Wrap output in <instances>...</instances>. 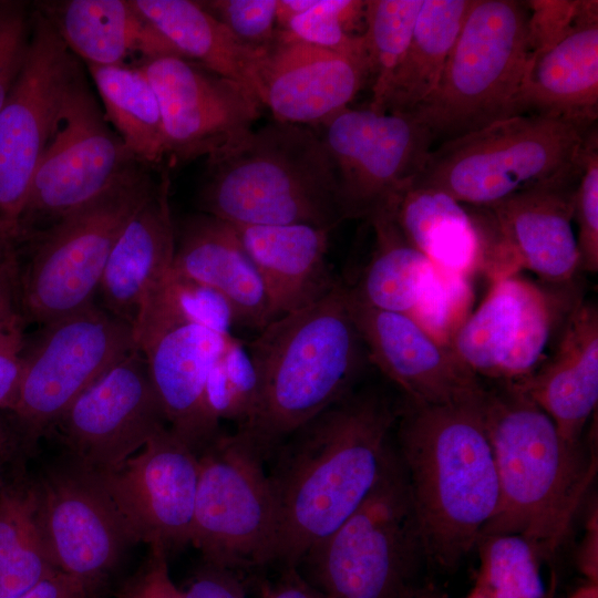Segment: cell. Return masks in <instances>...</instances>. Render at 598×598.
<instances>
[{
    "mask_svg": "<svg viewBox=\"0 0 598 598\" xmlns=\"http://www.w3.org/2000/svg\"><path fill=\"white\" fill-rule=\"evenodd\" d=\"M400 409L378 389H353L272 451L274 563L296 568L365 499L394 452Z\"/></svg>",
    "mask_w": 598,
    "mask_h": 598,
    "instance_id": "1",
    "label": "cell"
},
{
    "mask_svg": "<svg viewBox=\"0 0 598 598\" xmlns=\"http://www.w3.org/2000/svg\"><path fill=\"white\" fill-rule=\"evenodd\" d=\"M484 393L452 404L404 400L395 425V453L423 554L447 568L475 548L497 506V474L482 412Z\"/></svg>",
    "mask_w": 598,
    "mask_h": 598,
    "instance_id": "2",
    "label": "cell"
},
{
    "mask_svg": "<svg viewBox=\"0 0 598 598\" xmlns=\"http://www.w3.org/2000/svg\"><path fill=\"white\" fill-rule=\"evenodd\" d=\"M482 412L497 474L496 509L481 536L516 534L548 559L567 537L597 457L566 442L553 420L509 384L486 386Z\"/></svg>",
    "mask_w": 598,
    "mask_h": 598,
    "instance_id": "3",
    "label": "cell"
},
{
    "mask_svg": "<svg viewBox=\"0 0 598 598\" xmlns=\"http://www.w3.org/2000/svg\"><path fill=\"white\" fill-rule=\"evenodd\" d=\"M246 347L259 399L251 419L238 430L268 456L351 392L370 363L342 280L318 301L270 321Z\"/></svg>",
    "mask_w": 598,
    "mask_h": 598,
    "instance_id": "4",
    "label": "cell"
},
{
    "mask_svg": "<svg viewBox=\"0 0 598 598\" xmlns=\"http://www.w3.org/2000/svg\"><path fill=\"white\" fill-rule=\"evenodd\" d=\"M198 203L203 213L235 225L332 230L346 220L320 136L306 125L277 121L207 157Z\"/></svg>",
    "mask_w": 598,
    "mask_h": 598,
    "instance_id": "5",
    "label": "cell"
},
{
    "mask_svg": "<svg viewBox=\"0 0 598 598\" xmlns=\"http://www.w3.org/2000/svg\"><path fill=\"white\" fill-rule=\"evenodd\" d=\"M528 20L527 1L474 0L437 86L411 113L433 145L522 114Z\"/></svg>",
    "mask_w": 598,
    "mask_h": 598,
    "instance_id": "6",
    "label": "cell"
},
{
    "mask_svg": "<svg viewBox=\"0 0 598 598\" xmlns=\"http://www.w3.org/2000/svg\"><path fill=\"white\" fill-rule=\"evenodd\" d=\"M596 126L538 114L504 118L437 144L410 183L487 208L574 168Z\"/></svg>",
    "mask_w": 598,
    "mask_h": 598,
    "instance_id": "7",
    "label": "cell"
},
{
    "mask_svg": "<svg viewBox=\"0 0 598 598\" xmlns=\"http://www.w3.org/2000/svg\"><path fill=\"white\" fill-rule=\"evenodd\" d=\"M137 165L84 206L38 233L21 275L28 319L43 326L93 303L111 251L123 229L157 187Z\"/></svg>",
    "mask_w": 598,
    "mask_h": 598,
    "instance_id": "8",
    "label": "cell"
},
{
    "mask_svg": "<svg viewBox=\"0 0 598 598\" xmlns=\"http://www.w3.org/2000/svg\"><path fill=\"white\" fill-rule=\"evenodd\" d=\"M420 554L417 524L394 451L365 499L301 563L327 598H403Z\"/></svg>",
    "mask_w": 598,
    "mask_h": 598,
    "instance_id": "9",
    "label": "cell"
},
{
    "mask_svg": "<svg viewBox=\"0 0 598 598\" xmlns=\"http://www.w3.org/2000/svg\"><path fill=\"white\" fill-rule=\"evenodd\" d=\"M576 280L549 283L515 272L496 275L448 347L483 382L516 385L526 381L551 357L570 315L584 300Z\"/></svg>",
    "mask_w": 598,
    "mask_h": 598,
    "instance_id": "10",
    "label": "cell"
},
{
    "mask_svg": "<svg viewBox=\"0 0 598 598\" xmlns=\"http://www.w3.org/2000/svg\"><path fill=\"white\" fill-rule=\"evenodd\" d=\"M267 457L240 430L219 433L198 453L190 544L205 564L235 570L274 563L278 517Z\"/></svg>",
    "mask_w": 598,
    "mask_h": 598,
    "instance_id": "11",
    "label": "cell"
},
{
    "mask_svg": "<svg viewBox=\"0 0 598 598\" xmlns=\"http://www.w3.org/2000/svg\"><path fill=\"white\" fill-rule=\"evenodd\" d=\"M140 164L107 125L80 70L34 171L19 219L21 228L32 237L38 226H52Z\"/></svg>",
    "mask_w": 598,
    "mask_h": 598,
    "instance_id": "12",
    "label": "cell"
},
{
    "mask_svg": "<svg viewBox=\"0 0 598 598\" xmlns=\"http://www.w3.org/2000/svg\"><path fill=\"white\" fill-rule=\"evenodd\" d=\"M41 333L22 358L11 411L30 440L51 431L84 391L137 349L133 327L94 303L45 324Z\"/></svg>",
    "mask_w": 598,
    "mask_h": 598,
    "instance_id": "13",
    "label": "cell"
},
{
    "mask_svg": "<svg viewBox=\"0 0 598 598\" xmlns=\"http://www.w3.org/2000/svg\"><path fill=\"white\" fill-rule=\"evenodd\" d=\"M344 219H368L421 171L433 142L411 114L346 109L321 124Z\"/></svg>",
    "mask_w": 598,
    "mask_h": 598,
    "instance_id": "14",
    "label": "cell"
},
{
    "mask_svg": "<svg viewBox=\"0 0 598 598\" xmlns=\"http://www.w3.org/2000/svg\"><path fill=\"white\" fill-rule=\"evenodd\" d=\"M79 71L53 24L37 12L22 69L0 111V217L19 223L34 171Z\"/></svg>",
    "mask_w": 598,
    "mask_h": 598,
    "instance_id": "15",
    "label": "cell"
},
{
    "mask_svg": "<svg viewBox=\"0 0 598 598\" xmlns=\"http://www.w3.org/2000/svg\"><path fill=\"white\" fill-rule=\"evenodd\" d=\"M166 426L145 358L135 349L84 391L51 430L59 433L71 463L105 474Z\"/></svg>",
    "mask_w": 598,
    "mask_h": 598,
    "instance_id": "16",
    "label": "cell"
},
{
    "mask_svg": "<svg viewBox=\"0 0 598 598\" xmlns=\"http://www.w3.org/2000/svg\"><path fill=\"white\" fill-rule=\"evenodd\" d=\"M161 107L165 158L186 162L220 153L252 131L262 104L240 84L183 56L141 65Z\"/></svg>",
    "mask_w": 598,
    "mask_h": 598,
    "instance_id": "17",
    "label": "cell"
},
{
    "mask_svg": "<svg viewBox=\"0 0 598 598\" xmlns=\"http://www.w3.org/2000/svg\"><path fill=\"white\" fill-rule=\"evenodd\" d=\"M35 488L39 525L55 567L95 589L135 537L96 475L70 461Z\"/></svg>",
    "mask_w": 598,
    "mask_h": 598,
    "instance_id": "18",
    "label": "cell"
},
{
    "mask_svg": "<svg viewBox=\"0 0 598 598\" xmlns=\"http://www.w3.org/2000/svg\"><path fill=\"white\" fill-rule=\"evenodd\" d=\"M95 475L137 543L166 555L190 544L198 454L168 426L123 466Z\"/></svg>",
    "mask_w": 598,
    "mask_h": 598,
    "instance_id": "19",
    "label": "cell"
},
{
    "mask_svg": "<svg viewBox=\"0 0 598 598\" xmlns=\"http://www.w3.org/2000/svg\"><path fill=\"white\" fill-rule=\"evenodd\" d=\"M351 317L364 343L369 362L404 395L422 404H452L476 400L486 385L409 313L375 309L352 298Z\"/></svg>",
    "mask_w": 598,
    "mask_h": 598,
    "instance_id": "20",
    "label": "cell"
},
{
    "mask_svg": "<svg viewBox=\"0 0 598 598\" xmlns=\"http://www.w3.org/2000/svg\"><path fill=\"white\" fill-rule=\"evenodd\" d=\"M168 427L197 454L218 434L205 408V386L214 362L233 334L199 324L154 320L133 329Z\"/></svg>",
    "mask_w": 598,
    "mask_h": 598,
    "instance_id": "21",
    "label": "cell"
},
{
    "mask_svg": "<svg viewBox=\"0 0 598 598\" xmlns=\"http://www.w3.org/2000/svg\"><path fill=\"white\" fill-rule=\"evenodd\" d=\"M581 161L582 156L568 172L485 208L513 264L530 270L544 282H569L580 271L574 193Z\"/></svg>",
    "mask_w": 598,
    "mask_h": 598,
    "instance_id": "22",
    "label": "cell"
},
{
    "mask_svg": "<svg viewBox=\"0 0 598 598\" xmlns=\"http://www.w3.org/2000/svg\"><path fill=\"white\" fill-rule=\"evenodd\" d=\"M368 80L364 60L276 41L261 60L257 96L277 122L321 125L348 109Z\"/></svg>",
    "mask_w": 598,
    "mask_h": 598,
    "instance_id": "23",
    "label": "cell"
},
{
    "mask_svg": "<svg viewBox=\"0 0 598 598\" xmlns=\"http://www.w3.org/2000/svg\"><path fill=\"white\" fill-rule=\"evenodd\" d=\"M172 268L220 293L231 307L235 324L260 331L275 319L265 283L228 221L205 213L187 217Z\"/></svg>",
    "mask_w": 598,
    "mask_h": 598,
    "instance_id": "24",
    "label": "cell"
},
{
    "mask_svg": "<svg viewBox=\"0 0 598 598\" xmlns=\"http://www.w3.org/2000/svg\"><path fill=\"white\" fill-rule=\"evenodd\" d=\"M519 106L522 114L561 118L584 127L598 118V2L550 47L532 52Z\"/></svg>",
    "mask_w": 598,
    "mask_h": 598,
    "instance_id": "25",
    "label": "cell"
},
{
    "mask_svg": "<svg viewBox=\"0 0 598 598\" xmlns=\"http://www.w3.org/2000/svg\"><path fill=\"white\" fill-rule=\"evenodd\" d=\"M513 386L553 420L566 442L585 441L586 425L598 403L597 306L584 299L570 315L548 361Z\"/></svg>",
    "mask_w": 598,
    "mask_h": 598,
    "instance_id": "26",
    "label": "cell"
},
{
    "mask_svg": "<svg viewBox=\"0 0 598 598\" xmlns=\"http://www.w3.org/2000/svg\"><path fill=\"white\" fill-rule=\"evenodd\" d=\"M169 177L134 214L114 245L99 287L103 308L132 327L145 299L172 269L176 234L169 207Z\"/></svg>",
    "mask_w": 598,
    "mask_h": 598,
    "instance_id": "27",
    "label": "cell"
},
{
    "mask_svg": "<svg viewBox=\"0 0 598 598\" xmlns=\"http://www.w3.org/2000/svg\"><path fill=\"white\" fill-rule=\"evenodd\" d=\"M231 225L265 283L275 319L318 301L338 283L327 260L330 229Z\"/></svg>",
    "mask_w": 598,
    "mask_h": 598,
    "instance_id": "28",
    "label": "cell"
},
{
    "mask_svg": "<svg viewBox=\"0 0 598 598\" xmlns=\"http://www.w3.org/2000/svg\"><path fill=\"white\" fill-rule=\"evenodd\" d=\"M72 53L87 65H132L181 54L133 6L124 0H69L41 12Z\"/></svg>",
    "mask_w": 598,
    "mask_h": 598,
    "instance_id": "29",
    "label": "cell"
},
{
    "mask_svg": "<svg viewBox=\"0 0 598 598\" xmlns=\"http://www.w3.org/2000/svg\"><path fill=\"white\" fill-rule=\"evenodd\" d=\"M405 238L442 272L468 277L483 261L485 236L464 205L409 183L384 207Z\"/></svg>",
    "mask_w": 598,
    "mask_h": 598,
    "instance_id": "30",
    "label": "cell"
},
{
    "mask_svg": "<svg viewBox=\"0 0 598 598\" xmlns=\"http://www.w3.org/2000/svg\"><path fill=\"white\" fill-rule=\"evenodd\" d=\"M131 1L181 56L240 84L257 96L258 71L267 51L241 43L197 1Z\"/></svg>",
    "mask_w": 598,
    "mask_h": 598,
    "instance_id": "31",
    "label": "cell"
},
{
    "mask_svg": "<svg viewBox=\"0 0 598 598\" xmlns=\"http://www.w3.org/2000/svg\"><path fill=\"white\" fill-rule=\"evenodd\" d=\"M374 233L372 255L349 293L369 307L411 315L437 268L405 238L388 208L367 219Z\"/></svg>",
    "mask_w": 598,
    "mask_h": 598,
    "instance_id": "32",
    "label": "cell"
},
{
    "mask_svg": "<svg viewBox=\"0 0 598 598\" xmlns=\"http://www.w3.org/2000/svg\"><path fill=\"white\" fill-rule=\"evenodd\" d=\"M474 0H424L385 99V112L413 113L435 90Z\"/></svg>",
    "mask_w": 598,
    "mask_h": 598,
    "instance_id": "33",
    "label": "cell"
},
{
    "mask_svg": "<svg viewBox=\"0 0 598 598\" xmlns=\"http://www.w3.org/2000/svg\"><path fill=\"white\" fill-rule=\"evenodd\" d=\"M105 117L124 145L145 166L165 158L163 121L156 93L143 69L89 65Z\"/></svg>",
    "mask_w": 598,
    "mask_h": 598,
    "instance_id": "34",
    "label": "cell"
},
{
    "mask_svg": "<svg viewBox=\"0 0 598 598\" xmlns=\"http://www.w3.org/2000/svg\"><path fill=\"white\" fill-rule=\"evenodd\" d=\"M60 570L38 519L34 484L0 487V598L18 596Z\"/></svg>",
    "mask_w": 598,
    "mask_h": 598,
    "instance_id": "35",
    "label": "cell"
},
{
    "mask_svg": "<svg viewBox=\"0 0 598 598\" xmlns=\"http://www.w3.org/2000/svg\"><path fill=\"white\" fill-rule=\"evenodd\" d=\"M423 1H365L362 38L372 92L369 109L372 111L385 113L392 76L409 47Z\"/></svg>",
    "mask_w": 598,
    "mask_h": 598,
    "instance_id": "36",
    "label": "cell"
},
{
    "mask_svg": "<svg viewBox=\"0 0 598 598\" xmlns=\"http://www.w3.org/2000/svg\"><path fill=\"white\" fill-rule=\"evenodd\" d=\"M475 547L480 555L475 585L488 598H545L542 559L526 538L516 534L485 535Z\"/></svg>",
    "mask_w": 598,
    "mask_h": 598,
    "instance_id": "37",
    "label": "cell"
},
{
    "mask_svg": "<svg viewBox=\"0 0 598 598\" xmlns=\"http://www.w3.org/2000/svg\"><path fill=\"white\" fill-rule=\"evenodd\" d=\"M151 319L190 322L225 336L235 324L231 307L220 293L173 268L142 303L134 324Z\"/></svg>",
    "mask_w": 598,
    "mask_h": 598,
    "instance_id": "38",
    "label": "cell"
},
{
    "mask_svg": "<svg viewBox=\"0 0 598 598\" xmlns=\"http://www.w3.org/2000/svg\"><path fill=\"white\" fill-rule=\"evenodd\" d=\"M259 399V382L247 347L233 338L214 362L205 386V408L210 422L219 429L223 420L238 427L248 423Z\"/></svg>",
    "mask_w": 598,
    "mask_h": 598,
    "instance_id": "39",
    "label": "cell"
},
{
    "mask_svg": "<svg viewBox=\"0 0 598 598\" xmlns=\"http://www.w3.org/2000/svg\"><path fill=\"white\" fill-rule=\"evenodd\" d=\"M364 6L365 1L315 0L308 10L277 28V41L300 42L368 63L362 34L352 31L363 20Z\"/></svg>",
    "mask_w": 598,
    "mask_h": 598,
    "instance_id": "40",
    "label": "cell"
},
{
    "mask_svg": "<svg viewBox=\"0 0 598 598\" xmlns=\"http://www.w3.org/2000/svg\"><path fill=\"white\" fill-rule=\"evenodd\" d=\"M574 224L577 225L579 270H598V130L586 140L581 169L574 193Z\"/></svg>",
    "mask_w": 598,
    "mask_h": 598,
    "instance_id": "41",
    "label": "cell"
},
{
    "mask_svg": "<svg viewBox=\"0 0 598 598\" xmlns=\"http://www.w3.org/2000/svg\"><path fill=\"white\" fill-rule=\"evenodd\" d=\"M241 43L268 51L277 41V0H212L199 2Z\"/></svg>",
    "mask_w": 598,
    "mask_h": 598,
    "instance_id": "42",
    "label": "cell"
},
{
    "mask_svg": "<svg viewBox=\"0 0 598 598\" xmlns=\"http://www.w3.org/2000/svg\"><path fill=\"white\" fill-rule=\"evenodd\" d=\"M529 8V43L532 52L544 50L568 33L589 8L592 0H536Z\"/></svg>",
    "mask_w": 598,
    "mask_h": 598,
    "instance_id": "43",
    "label": "cell"
},
{
    "mask_svg": "<svg viewBox=\"0 0 598 598\" xmlns=\"http://www.w3.org/2000/svg\"><path fill=\"white\" fill-rule=\"evenodd\" d=\"M27 31L23 13L10 12L0 17V111L25 59Z\"/></svg>",
    "mask_w": 598,
    "mask_h": 598,
    "instance_id": "44",
    "label": "cell"
},
{
    "mask_svg": "<svg viewBox=\"0 0 598 598\" xmlns=\"http://www.w3.org/2000/svg\"><path fill=\"white\" fill-rule=\"evenodd\" d=\"M120 598H185V595L171 578L167 555L161 549H151L145 566Z\"/></svg>",
    "mask_w": 598,
    "mask_h": 598,
    "instance_id": "45",
    "label": "cell"
},
{
    "mask_svg": "<svg viewBox=\"0 0 598 598\" xmlns=\"http://www.w3.org/2000/svg\"><path fill=\"white\" fill-rule=\"evenodd\" d=\"M185 598H246L234 570L205 564L183 590Z\"/></svg>",
    "mask_w": 598,
    "mask_h": 598,
    "instance_id": "46",
    "label": "cell"
},
{
    "mask_svg": "<svg viewBox=\"0 0 598 598\" xmlns=\"http://www.w3.org/2000/svg\"><path fill=\"white\" fill-rule=\"evenodd\" d=\"M25 318L17 257L0 261V324L22 329Z\"/></svg>",
    "mask_w": 598,
    "mask_h": 598,
    "instance_id": "47",
    "label": "cell"
},
{
    "mask_svg": "<svg viewBox=\"0 0 598 598\" xmlns=\"http://www.w3.org/2000/svg\"><path fill=\"white\" fill-rule=\"evenodd\" d=\"M92 589L83 580L59 571L31 589L10 598H92Z\"/></svg>",
    "mask_w": 598,
    "mask_h": 598,
    "instance_id": "48",
    "label": "cell"
},
{
    "mask_svg": "<svg viewBox=\"0 0 598 598\" xmlns=\"http://www.w3.org/2000/svg\"><path fill=\"white\" fill-rule=\"evenodd\" d=\"M261 598H327L317 587L289 567L281 578L262 588Z\"/></svg>",
    "mask_w": 598,
    "mask_h": 598,
    "instance_id": "49",
    "label": "cell"
},
{
    "mask_svg": "<svg viewBox=\"0 0 598 598\" xmlns=\"http://www.w3.org/2000/svg\"><path fill=\"white\" fill-rule=\"evenodd\" d=\"M23 361L19 355L0 353V408L12 411L20 391Z\"/></svg>",
    "mask_w": 598,
    "mask_h": 598,
    "instance_id": "50",
    "label": "cell"
},
{
    "mask_svg": "<svg viewBox=\"0 0 598 598\" xmlns=\"http://www.w3.org/2000/svg\"><path fill=\"white\" fill-rule=\"evenodd\" d=\"M597 508L591 512L586 535L579 547L577 564L588 582L598 584V519Z\"/></svg>",
    "mask_w": 598,
    "mask_h": 598,
    "instance_id": "51",
    "label": "cell"
},
{
    "mask_svg": "<svg viewBox=\"0 0 598 598\" xmlns=\"http://www.w3.org/2000/svg\"><path fill=\"white\" fill-rule=\"evenodd\" d=\"M25 238V234L18 221L0 217V261L16 256L14 247L17 243Z\"/></svg>",
    "mask_w": 598,
    "mask_h": 598,
    "instance_id": "52",
    "label": "cell"
},
{
    "mask_svg": "<svg viewBox=\"0 0 598 598\" xmlns=\"http://www.w3.org/2000/svg\"><path fill=\"white\" fill-rule=\"evenodd\" d=\"M23 330L0 324V353L19 355L23 349Z\"/></svg>",
    "mask_w": 598,
    "mask_h": 598,
    "instance_id": "53",
    "label": "cell"
},
{
    "mask_svg": "<svg viewBox=\"0 0 598 598\" xmlns=\"http://www.w3.org/2000/svg\"><path fill=\"white\" fill-rule=\"evenodd\" d=\"M568 598H598V584L588 582L578 588Z\"/></svg>",
    "mask_w": 598,
    "mask_h": 598,
    "instance_id": "54",
    "label": "cell"
},
{
    "mask_svg": "<svg viewBox=\"0 0 598 598\" xmlns=\"http://www.w3.org/2000/svg\"><path fill=\"white\" fill-rule=\"evenodd\" d=\"M8 447H9L8 434L0 422V456L4 457V455L7 454Z\"/></svg>",
    "mask_w": 598,
    "mask_h": 598,
    "instance_id": "55",
    "label": "cell"
},
{
    "mask_svg": "<svg viewBox=\"0 0 598 598\" xmlns=\"http://www.w3.org/2000/svg\"><path fill=\"white\" fill-rule=\"evenodd\" d=\"M464 598H488L481 588L476 585L471 589V591Z\"/></svg>",
    "mask_w": 598,
    "mask_h": 598,
    "instance_id": "56",
    "label": "cell"
},
{
    "mask_svg": "<svg viewBox=\"0 0 598 598\" xmlns=\"http://www.w3.org/2000/svg\"><path fill=\"white\" fill-rule=\"evenodd\" d=\"M403 598H431V597L405 595Z\"/></svg>",
    "mask_w": 598,
    "mask_h": 598,
    "instance_id": "57",
    "label": "cell"
},
{
    "mask_svg": "<svg viewBox=\"0 0 598 598\" xmlns=\"http://www.w3.org/2000/svg\"><path fill=\"white\" fill-rule=\"evenodd\" d=\"M3 458H4L3 456H0V487H1V485L3 484V483H2V477H1V464H2V460H3Z\"/></svg>",
    "mask_w": 598,
    "mask_h": 598,
    "instance_id": "58",
    "label": "cell"
}]
</instances>
